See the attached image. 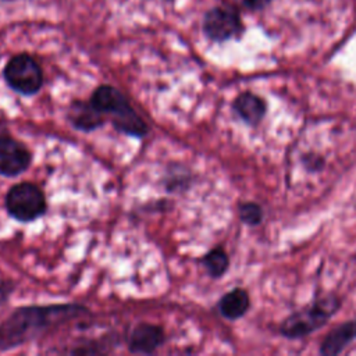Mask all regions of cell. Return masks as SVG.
<instances>
[{"label":"cell","mask_w":356,"mask_h":356,"mask_svg":"<svg viewBox=\"0 0 356 356\" xmlns=\"http://www.w3.org/2000/svg\"><path fill=\"white\" fill-rule=\"evenodd\" d=\"M232 107L234 111L249 125L259 124L264 118L267 110L266 102L252 92H243L236 96Z\"/></svg>","instance_id":"cell-11"},{"label":"cell","mask_w":356,"mask_h":356,"mask_svg":"<svg viewBox=\"0 0 356 356\" xmlns=\"http://www.w3.org/2000/svg\"><path fill=\"white\" fill-rule=\"evenodd\" d=\"M206 36L214 42H225L242 32V22L235 8L218 6L206 13L203 19Z\"/></svg>","instance_id":"cell-6"},{"label":"cell","mask_w":356,"mask_h":356,"mask_svg":"<svg viewBox=\"0 0 356 356\" xmlns=\"http://www.w3.org/2000/svg\"><path fill=\"white\" fill-rule=\"evenodd\" d=\"M6 135H8L7 125H6L3 121H0V139H1L3 136H6Z\"/></svg>","instance_id":"cell-18"},{"label":"cell","mask_w":356,"mask_h":356,"mask_svg":"<svg viewBox=\"0 0 356 356\" xmlns=\"http://www.w3.org/2000/svg\"><path fill=\"white\" fill-rule=\"evenodd\" d=\"M239 218L248 225H257L263 220V209L254 202H245L239 204Z\"/></svg>","instance_id":"cell-14"},{"label":"cell","mask_w":356,"mask_h":356,"mask_svg":"<svg viewBox=\"0 0 356 356\" xmlns=\"http://www.w3.org/2000/svg\"><path fill=\"white\" fill-rule=\"evenodd\" d=\"M11 217L19 222H31L46 211V197L39 186L31 182H19L11 186L4 200Z\"/></svg>","instance_id":"cell-4"},{"label":"cell","mask_w":356,"mask_h":356,"mask_svg":"<svg viewBox=\"0 0 356 356\" xmlns=\"http://www.w3.org/2000/svg\"><path fill=\"white\" fill-rule=\"evenodd\" d=\"M203 266L206 267L207 273L213 278H220L225 274L229 266L228 254L221 248H214L210 252H207L203 257Z\"/></svg>","instance_id":"cell-13"},{"label":"cell","mask_w":356,"mask_h":356,"mask_svg":"<svg viewBox=\"0 0 356 356\" xmlns=\"http://www.w3.org/2000/svg\"><path fill=\"white\" fill-rule=\"evenodd\" d=\"M32 156L24 143L6 135L0 139V175L17 177L31 164Z\"/></svg>","instance_id":"cell-7"},{"label":"cell","mask_w":356,"mask_h":356,"mask_svg":"<svg viewBox=\"0 0 356 356\" xmlns=\"http://www.w3.org/2000/svg\"><path fill=\"white\" fill-rule=\"evenodd\" d=\"M341 299L337 295L323 296L312 306L288 316L282 321L280 332L289 339L303 338L323 327L337 313Z\"/></svg>","instance_id":"cell-3"},{"label":"cell","mask_w":356,"mask_h":356,"mask_svg":"<svg viewBox=\"0 0 356 356\" xmlns=\"http://www.w3.org/2000/svg\"><path fill=\"white\" fill-rule=\"evenodd\" d=\"M14 291V284L11 281H0V303L7 302L8 296Z\"/></svg>","instance_id":"cell-16"},{"label":"cell","mask_w":356,"mask_h":356,"mask_svg":"<svg viewBox=\"0 0 356 356\" xmlns=\"http://www.w3.org/2000/svg\"><path fill=\"white\" fill-rule=\"evenodd\" d=\"M323 164H324V161H323V159H320L318 156H312L310 157V163H306V165L307 167H318V168H321L323 167Z\"/></svg>","instance_id":"cell-17"},{"label":"cell","mask_w":356,"mask_h":356,"mask_svg":"<svg viewBox=\"0 0 356 356\" xmlns=\"http://www.w3.org/2000/svg\"><path fill=\"white\" fill-rule=\"evenodd\" d=\"M165 341L164 331L160 325L140 323L138 324L128 339V349L131 353L150 355L160 348Z\"/></svg>","instance_id":"cell-8"},{"label":"cell","mask_w":356,"mask_h":356,"mask_svg":"<svg viewBox=\"0 0 356 356\" xmlns=\"http://www.w3.org/2000/svg\"><path fill=\"white\" fill-rule=\"evenodd\" d=\"M89 102L102 114L110 115L117 131L136 138H143L147 135V125L117 88L111 85H102L92 93Z\"/></svg>","instance_id":"cell-2"},{"label":"cell","mask_w":356,"mask_h":356,"mask_svg":"<svg viewBox=\"0 0 356 356\" xmlns=\"http://www.w3.org/2000/svg\"><path fill=\"white\" fill-rule=\"evenodd\" d=\"M356 339V320L342 323L331 330L320 345V353L335 356L341 353L352 341Z\"/></svg>","instance_id":"cell-10"},{"label":"cell","mask_w":356,"mask_h":356,"mask_svg":"<svg viewBox=\"0 0 356 356\" xmlns=\"http://www.w3.org/2000/svg\"><path fill=\"white\" fill-rule=\"evenodd\" d=\"M271 0H236V3L248 10H261L266 7Z\"/></svg>","instance_id":"cell-15"},{"label":"cell","mask_w":356,"mask_h":356,"mask_svg":"<svg viewBox=\"0 0 356 356\" xmlns=\"http://www.w3.org/2000/svg\"><path fill=\"white\" fill-rule=\"evenodd\" d=\"M67 115H68L71 125L75 129L83 131V132L95 131L99 127H102L104 122L103 114L90 102H88V103L81 102V100L72 102L70 104Z\"/></svg>","instance_id":"cell-9"},{"label":"cell","mask_w":356,"mask_h":356,"mask_svg":"<svg viewBox=\"0 0 356 356\" xmlns=\"http://www.w3.org/2000/svg\"><path fill=\"white\" fill-rule=\"evenodd\" d=\"M249 306V293L242 288H234L220 299L218 312L228 320H238L245 316Z\"/></svg>","instance_id":"cell-12"},{"label":"cell","mask_w":356,"mask_h":356,"mask_svg":"<svg viewBox=\"0 0 356 356\" xmlns=\"http://www.w3.org/2000/svg\"><path fill=\"white\" fill-rule=\"evenodd\" d=\"M86 310L79 305L24 306L15 309L0 324V349L8 350L24 345L50 327L83 314Z\"/></svg>","instance_id":"cell-1"},{"label":"cell","mask_w":356,"mask_h":356,"mask_svg":"<svg viewBox=\"0 0 356 356\" xmlns=\"http://www.w3.org/2000/svg\"><path fill=\"white\" fill-rule=\"evenodd\" d=\"M3 74L7 85L25 96L38 93L43 85L40 65L32 56L25 53L11 57L6 64Z\"/></svg>","instance_id":"cell-5"}]
</instances>
